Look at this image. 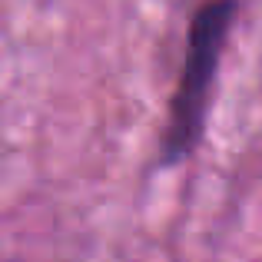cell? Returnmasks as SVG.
Returning <instances> with one entry per match:
<instances>
[{"mask_svg": "<svg viewBox=\"0 0 262 262\" xmlns=\"http://www.w3.org/2000/svg\"><path fill=\"white\" fill-rule=\"evenodd\" d=\"M239 0H203L189 20L186 33V53H183V70L179 83L169 100L166 113V129L160 143V163L176 166L192 149L199 146L209 116V100H212V83H216L219 63H223L229 30L236 20Z\"/></svg>", "mask_w": 262, "mask_h": 262, "instance_id": "6da1fadb", "label": "cell"}]
</instances>
